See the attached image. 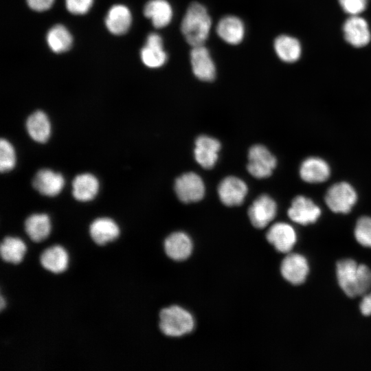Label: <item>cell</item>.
<instances>
[{"label": "cell", "instance_id": "1f68e13d", "mask_svg": "<svg viewBox=\"0 0 371 371\" xmlns=\"http://www.w3.org/2000/svg\"><path fill=\"white\" fill-rule=\"evenodd\" d=\"M371 288V270L365 265H359L358 280L356 286L357 296H363Z\"/></svg>", "mask_w": 371, "mask_h": 371}, {"label": "cell", "instance_id": "8d00e7d4", "mask_svg": "<svg viewBox=\"0 0 371 371\" xmlns=\"http://www.w3.org/2000/svg\"><path fill=\"white\" fill-rule=\"evenodd\" d=\"M5 302L4 301V299L3 298V297L1 296V300H0V307H1V310H3V308H4L5 306Z\"/></svg>", "mask_w": 371, "mask_h": 371}, {"label": "cell", "instance_id": "277c9868", "mask_svg": "<svg viewBox=\"0 0 371 371\" xmlns=\"http://www.w3.org/2000/svg\"><path fill=\"white\" fill-rule=\"evenodd\" d=\"M276 164L277 160L275 156L265 146L256 144L249 148L247 169L255 178L269 177Z\"/></svg>", "mask_w": 371, "mask_h": 371}, {"label": "cell", "instance_id": "836d02e7", "mask_svg": "<svg viewBox=\"0 0 371 371\" xmlns=\"http://www.w3.org/2000/svg\"><path fill=\"white\" fill-rule=\"evenodd\" d=\"M93 0H65L67 10L74 14H85L91 9Z\"/></svg>", "mask_w": 371, "mask_h": 371}, {"label": "cell", "instance_id": "ac0fdd59", "mask_svg": "<svg viewBox=\"0 0 371 371\" xmlns=\"http://www.w3.org/2000/svg\"><path fill=\"white\" fill-rule=\"evenodd\" d=\"M301 179L307 183L326 181L330 175V168L324 159L311 157L302 161L300 167Z\"/></svg>", "mask_w": 371, "mask_h": 371}, {"label": "cell", "instance_id": "8992f818", "mask_svg": "<svg viewBox=\"0 0 371 371\" xmlns=\"http://www.w3.org/2000/svg\"><path fill=\"white\" fill-rule=\"evenodd\" d=\"M276 213V201L265 194L256 198L248 210V216L252 225L258 229L267 226L274 219Z\"/></svg>", "mask_w": 371, "mask_h": 371}, {"label": "cell", "instance_id": "e575fe53", "mask_svg": "<svg viewBox=\"0 0 371 371\" xmlns=\"http://www.w3.org/2000/svg\"><path fill=\"white\" fill-rule=\"evenodd\" d=\"M28 6L36 12H43L49 10L54 0H26Z\"/></svg>", "mask_w": 371, "mask_h": 371}, {"label": "cell", "instance_id": "d4e9b609", "mask_svg": "<svg viewBox=\"0 0 371 371\" xmlns=\"http://www.w3.org/2000/svg\"><path fill=\"white\" fill-rule=\"evenodd\" d=\"M40 261L47 270L59 273L66 270L68 265V254L60 245H55L46 249L41 255Z\"/></svg>", "mask_w": 371, "mask_h": 371}, {"label": "cell", "instance_id": "6da1fadb", "mask_svg": "<svg viewBox=\"0 0 371 371\" xmlns=\"http://www.w3.org/2000/svg\"><path fill=\"white\" fill-rule=\"evenodd\" d=\"M212 26L206 8L199 3H191L181 24V33L192 47L202 45L207 40Z\"/></svg>", "mask_w": 371, "mask_h": 371}, {"label": "cell", "instance_id": "44dd1931", "mask_svg": "<svg viewBox=\"0 0 371 371\" xmlns=\"http://www.w3.org/2000/svg\"><path fill=\"white\" fill-rule=\"evenodd\" d=\"M144 16L156 28L167 26L172 18V9L166 0H150L144 8Z\"/></svg>", "mask_w": 371, "mask_h": 371}, {"label": "cell", "instance_id": "7c38bea8", "mask_svg": "<svg viewBox=\"0 0 371 371\" xmlns=\"http://www.w3.org/2000/svg\"><path fill=\"white\" fill-rule=\"evenodd\" d=\"M221 149L219 141L205 135L199 136L195 141L194 156L196 162L203 168H212L218 157Z\"/></svg>", "mask_w": 371, "mask_h": 371}, {"label": "cell", "instance_id": "d6a6232c", "mask_svg": "<svg viewBox=\"0 0 371 371\" xmlns=\"http://www.w3.org/2000/svg\"><path fill=\"white\" fill-rule=\"evenodd\" d=\"M344 11L350 16L359 15L366 8L368 0H339Z\"/></svg>", "mask_w": 371, "mask_h": 371}, {"label": "cell", "instance_id": "9a60e30c", "mask_svg": "<svg viewBox=\"0 0 371 371\" xmlns=\"http://www.w3.org/2000/svg\"><path fill=\"white\" fill-rule=\"evenodd\" d=\"M359 265L352 259L347 258L337 263L336 273L338 284L344 293L350 297H357Z\"/></svg>", "mask_w": 371, "mask_h": 371}, {"label": "cell", "instance_id": "cb8c5ba5", "mask_svg": "<svg viewBox=\"0 0 371 371\" xmlns=\"http://www.w3.org/2000/svg\"><path fill=\"white\" fill-rule=\"evenodd\" d=\"M26 128L30 137L36 142L45 143L50 137V122L43 111L32 113L27 119Z\"/></svg>", "mask_w": 371, "mask_h": 371}, {"label": "cell", "instance_id": "603a6c76", "mask_svg": "<svg viewBox=\"0 0 371 371\" xmlns=\"http://www.w3.org/2000/svg\"><path fill=\"white\" fill-rule=\"evenodd\" d=\"M98 180L90 173L78 175L73 180L72 194L77 201L92 200L98 194Z\"/></svg>", "mask_w": 371, "mask_h": 371}, {"label": "cell", "instance_id": "52a82bcc", "mask_svg": "<svg viewBox=\"0 0 371 371\" xmlns=\"http://www.w3.org/2000/svg\"><path fill=\"white\" fill-rule=\"evenodd\" d=\"M321 210L311 199L302 195L295 196L287 211L289 218L300 225L315 223L321 215Z\"/></svg>", "mask_w": 371, "mask_h": 371}, {"label": "cell", "instance_id": "ffe728a7", "mask_svg": "<svg viewBox=\"0 0 371 371\" xmlns=\"http://www.w3.org/2000/svg\"><path fill=\"white\" fill-rule=\"evenodd\" d=\"M218 36L231 45L240 43L245 36V26L243 21L235 16H226L221 19L216 25Z\"/></svg>", "mask_w": 371, "mask_h": 371}, {"label": "cell", "instance_id": "5bb4252c", "mask_svg": "<svg viewBox=\"0 0 371 371\" xmlns=\"http://www.w3.org/2000/svg\"><path fill=\"white\" fill-rule=\"evenodd\" d=\"M343 32L346 41L355 47H363L370 41L368 23L359 15L350 16L345 21Z\"/></svg>", "mask_w": 371, "mask_h": 371}, {"label": "cell", "instance_id": "30bf717a", "mask_svg": "<svg viewBox=\"0 0 371 371\" xmlns=\"http://www.w3.org/2000/svg\"><path fill=\"white\" fill-rule=\"evenodd\" d=\"M266 238L279 252L289 254L297 242V234L294 228L288 223L278 222L268 229Z\"/></svg>", "mask_w": 371, "mask_h": 371}, {"label": "cell", "instance_id": "f546056e", "mask_svg": "<svg viewBox=\"0 0 371 371\" xmlns=\"http://www.w3.org/2000/svg\"><path fill=\"white\" fill-rule=\"evenodd\" d=\"M354 235L361 245L371 248V217L362 216L358 219Z\"/></svg>", "mask_w": 371, "mask_h": 371}, {"label": "cell", "instance_id": "8fae6325", "mask_svg": "<svg viewBox=\"0 0 371 371\" xmlns=\"http://www.w3.org/2000/svg\"><path fill=\"white\" fill-rule=\"evenodd\" d=\"M194 76L205 82L212 81L216 76V67L208 49L202 45L192 47L190 54Z\"/></svg>", "mask_w": 371, "mask_h": 371}, {"label": "cell", "instance_id": "d590c367", "mask_svg": "<svg viewBox=\"0 0 371 371\" xmlns=\"http://www.w3.org/2000/svg\"><path fill=\"white\" fill-rule=\"evenodd\" d=\"M359 309L362 315L365 316L371 315V291L363 295L359 304Z\"/></svg>", "mask_w": 371, "mask_h": 371}, {"label": "cell", "instance_id": "4fadbf2b", "mask_svg": "<svg viewBox=\"0 0 371 371\" xmlns=\"http://www.w3.org/2000/svg\"><path fill=\"white\" fill-rule=\"evenodd\" d=\"M140 58L142 63L150 68H159L166 63L168 56L159 34L150 33L148 35L146 44L140 51Z\"/></svg>", "mask_w": 371, "mask_h": 371}, {"label": "cell", "instance_id": "5b68a950", "mask_svg": "<svg viewBox=\"0 0 371 371\" xmlns=\"http://www.w3.org/2000/svg\"><path fill=\"white\" fill-rule=\"evenodd\" d=\"M174 188L178 199L185 203L199 201L205 191L203 179L193 172H186L177 177Z\"/></svg>", "mask_w": 371, "mask_h": 371}, {"label": "cell", "instance_id": "d6986e66", "mask_svg": "<svg viewBox=\"0 0 371 371\" xmlns=\"http://www.w3.org/2000/svg\"><path fill=\"white\" fill-rule=\"evenodd\" d=\"M132 22L129 9L122 4L113 5L107 12L105 25L107 30L114 35H122L128 32Z\"/></svg>", "mask_w": 371, "mask_h": 371}, {"label": "cell", "instance_id": "484cf974", "mask_svg": "<svg viewBox=\"0 0 371 371\" xmlns=\"http://www.w3.org/2000/svg\"><path fill=\"white\" fill-rule=\"evenodd\" d=\"M25 230L34 242L38 243L45 240L51 231L49 216L45 214H32L25 221Z\"/></svg>", "mask_w": 371, "mask_h": 371}, {"label": "cell", "instance_id": "7402d4cb", "mask_svg": "<svg viewBox=\"0 0 371 371\" xmlns=\"http://www.w3.org/2000/svg\"><path fill=\"white\" fill-rule=\"evenodd\" d=\"M89 232L93 240L98 245H105L116 239L120 229L116 223L109 218H98L90 225Z\"/></svg>", "mask_w": 371, "mask_h": 371}, {"label": "cell", "instance_id": "83f0119b", "mask_svg": "<svg viewBox=\"0 0 371 371\" xmlns=\"http://www.w3.org/2000/svg\"><path fill=\"white\" fill-rule=\"evenodd\" d=\"M46 40L49 48L55 53L68 51L71 48L73 42L71 33L61 24L54 25L49 30Z\"/></svg>", "mask_w": 371, "mask_h": 371}, {"label": "cell", "instance_id": "f1b7e54d", "mask_svg": "<svg viewBox=\"0 0 371 371\" xmlns=\"http://www.w3.org/2000/svg\"><path fill=\"white\" fill-rule=\"evenodd\" d=\"M26 251V246L19 238L8 236L3 239L0 247L2 259L8 262H21Z\"/></svg>", "mask_w": 371, "mask_h": 371}, {"label": "cell", "instance_id": "9c48e42d", "mask_svg": "<svg viewBox=\"0 0 371 371\" xmlns=\"http://www.w3.org/2000/svg\"><path fill=\"white\" fill-rule=\"evenodd\" d=\"M218 195L221 201L227 206L242 204L248 192L244 181L234 176L224 178L218 184Z\"/></svg>", "mask_w": 371, "mask_h": 371}, {"label": "cell", "instance_id": "ba28073f", "mask_svg": "<svg viewBox=\"0 0 371 371\" xmlns=\"http://www.w3.org/2000/svg\"><path fill=\"white\" fill-rule=\"evenodd\" d=\"M282 277L289 283L300 285L304 283L309 272L306 258L297 253H289L280 265Z\"/></svg>", "mask_w": 371, "mask_h": 371}, {"label": "cell", "instance_id": "3957f363", "mask_svg": "<svg viewBox=\"0 0 371 371\" xmlns=\"http://www.w3.org/2000/svg\"><path fill=\"white\" fill-rule=\"evenodd\" d=\"M357 200L354 188L347 182H339L331 186L325 195L328 207L335 213L347 214Z\"/></svg>", "mask_w": 371, "mask_h": 371}, {"label": "cell", "instance_id": "4316f807", "mask_svg": "<svg viewBox=\"0 0 371 371\" xmlns=\"http://www.w3.org/2000/svg\"><path fill=\"white\" fill-rule=\"evenodd\" d=\"M274 49L278 56L286 63L295 62L301 55L300 42L288 35L278 36L274 41Z\"/></svg>", "mask_w": 371, "mask_h": 371}, {"label": "cell", "instance_id": "4dcf8cb0", "mask_svg": "<svg viewBox=\"0 0 371 371\" xmlns=\"http://www.w3.org/2000/svg\"><path fill=\"white\" fill-rule=\"evenodd\" d=\"M16 164V154L12 145L5 139L0 141V170L1 172L11 170Z\"/></svg>", "mask_w": 371, "mask_h": 371}, {"label": "cell", "instance_id": "2e32d148", "mask_svg": "<svg viewBox=\"0 0 371 371\" xmlns=\"http://www.w3.org/2000/svg\"><path fill=\"white\" fill-rule=\"evenodd\" d=\"M65 179L63 175L49 169H41L36 172L32 186L39 193L47 196H55L63 190Z\"/></svg>", "mask_w": 371, "mask_h": 371}, {"label": "cell", "instance_id": "7a4b0ae2", "mask_svg": "<svg viewBox=\"0 0 371 371\" xmlns=\"http://www.w3.org/2000/svg\"><path fill=\"white\" fill-rule=\"evenodd\" d=\"M161 331L168 337H181L192 332L195 322L193 316L179 306L162 309L159 314Z\"/></svg>", "mask_w": 371, "mask_h": 371}, {"label": "cell", "instance_id": "e0dca14e", "mask_svg": "<svg viewBox=\"0 0 371 371\" xmlns=\"http://www.w3.org/2000/svg\"><path fill=\"white\" fill-rule=\"evenodd\" d=\"M167 256L176 261L186 260L192 254L193 244L190 236L182 232L170 234L164 241Z\"/></svg>", "mask_w": 371, "mask_h": 371}]
</instances>
